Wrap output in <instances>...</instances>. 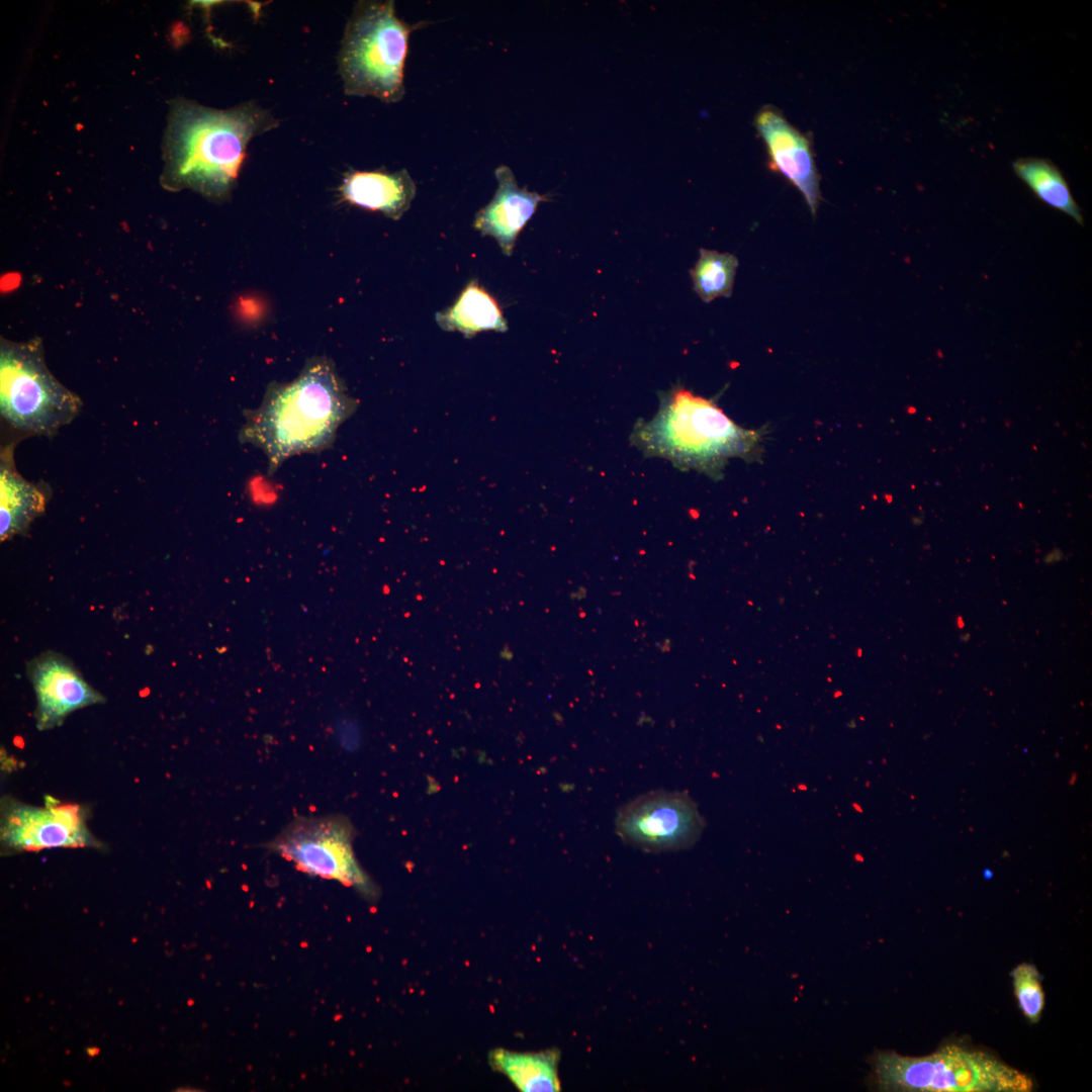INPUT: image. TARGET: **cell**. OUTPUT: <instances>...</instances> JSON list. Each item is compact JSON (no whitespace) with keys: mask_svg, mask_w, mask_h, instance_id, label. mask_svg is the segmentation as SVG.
Wrapping results in <instances>:
<instances>
[{"mask_svg":"<svg viewBox=\"0 0 1092 1092\" xmlns=\"http://www.w3.org/2000/svg\"><path fill=\"white\" fill-rule=\"evenodd\" d=\"M81 408L79 397L63 387L41 358L29 349H4L0 358V412L15 430L54 436Z\"/></svg>","mask_w":1092,"mask_h":1092,"instance_id":"cell-6","label":"cell"},{"mask_svg":"<svg viewBox=\"0 0 1092 1092\" xmlns=\"http://www.w3.org/2000/svg\"><path fill=\"white\" fill-rule=\"evenodd\" d=\"M354 835L343 815L297 816L264 846L306 874L370 893V881L354 854Z\"/></svg>","mask_w":1092,"mask_h":1092,"instance_id":"cell-7","label":"cell"},{"mask_svg":"<svg viewBox=\"0 0 1092 1092\" xmlns=\"http://www.w3.org/2000/svg\"><path fill=\"white\" fill-rule=\"evenodd\" d=\"M43 807L14 800L2 807L1 842L14 851H38L52 847H81L98 842L89 832L78 805L62 804L46 797Z\"/></svg>","mask_w":1092,"mask_h":1092,"instance_id":"cell-9","label":"cell"},{"mask_svg":"<svg viewBox=\"0 0 1092 1092\" xmlns=\"http://www.w3.org/2000/svg\"><path fill=\"white\" fill-rule=\"evenodd\" d=\"M737 267L738 260L734 255L701 249L700 258L691 270L695 291L705 302L729 297Z\"/></svg>","mask_w":1092,"mask_h":1092,"instance_id":"cell-18","label":"cell"},{"mask_svg":"<svg viewBox=\"0 0 1092 1092\" xmlns=\"http://www.w3.org/2000/svg\"><path fill=\"white\" fill-rule=\"evenodd\" d=\"M754 124L765 143L770 167L777 169L800 190L811 212L815 214L821 196L819 176L808 138L790 124L772 106L761 108L755 116Z\"/></svg>","mask_w":1092,"mask_h":1092,"instance_id":"cell-11","label":"cell"},{"mask_svg":"<svg viewBox=\"0 0 1092 1092\" xmlns=\"http://www.w3.org/2000/svg\"><path fill=\"white\" fill-rule=\"evenodd\" d=\"M1011 977L1022 1014L1030 1023L1038 1022L1044 1007V993L1037 969L1031 964L1022 963L1012 970Z\"/></svg>","mask_w":1092,"mask_h":1092,"instance_id":"cell-19","label":"cell"},{"mask_svg":"<svg viewBox=\"0 0 1092 1092\" xmlns=\"http://www.w3.org/2000/svg\"><path fill=\"white\" fill-rule=\"evenodd\" d=\"M558 1061L556 1050L524 1054L495 1049L489 1054L491 1068L505 1074L523 1092L560 1091Z\"/></svg>","mask_w":1092,"mask_h":1092,"instance_id":"cell-16","label":"cell"},{"mask_svg":"<svg viewBox=\"0 0 1092 1092\" xmlns=\"http://www.w3.org/2000/svg\"><path fill=\"white\" fill-rule=\"evenodd\" d=\"M356 402L327 358H313L289 383L271 385L262 404L246 415L242 443L264 451L269 472L287 458L329 448Z\"/></svg>","mask_w":1092,"mask_h":1092,"instance_id":"cell-2","label":"cell"},{"mask_svg":"<svg viewBox=\"0 0 1092 1092\" xmlns=\"http://www.w3.org/2000/svg\"><path fill=\"white\" fill-rule=\"evenodd\" d=\"M1015 175L1044 204L1066 213L1083 225L1081 209L1060 169L1048 159L1020 158L1012 162Z\"/></svg>","mask_w":1092,"mask_h":1092,"instance_id":"cell-17","label":"cell"},{"mask_svg":"<svg viewBox=\"0 0 1092 1092\" xmlns=\"http://www.w3.org/2000/svg\"><path fill=\"white\" fill-rule=\"evenodd\" d=\"M438 326L449 332L473 337L483 331H508V323L496 300L476 280L470 281L456 301L436 313Z\"/></svg>","mask_w":1092,"mask_h":1092,"instance_id":"cell-15","label":"cell"},{"mask_svg":"<svg viewBox=\"0 0 1092 1092\" xmlns=\"http://www.w3.org/2000/svg\"><path fill=\"white\" fill-rule=\"evenodd\" d=\"M876 1087L891 1092H1030L1033 1081L995 1056L956 1044L923 1057L877 1051Z\"/></svg>","mask_w":1092,"mask_h":1092,"instance_id":"cell-5","label":"cell"},{"mask_svg":"<svg viewBox=\"0 0 1092 1092\" xmlns=\"http://www.w3.org/2000/svg\"><path fill=\"white\" fill-rule=\"evenodd\" d=\"M15 276L16 275H14V274H10V275L4 277V279L2 281V288L3 289H11L14 286H16L18 284V279L19 278L18 277L14 278Z\"/></svg>","mask_w":1092,"mask_h":1092,"instance_id":"cell-20","label":"cell"},{"mask_svg":"<svg viewBox=\"0 0 1092 1092\" xmlns=\"http://www.w3.org/2000/svg\"><path fill=\"white\" fill-rule=\"evenodd\" d=\"M46 504L43 491L16 471L12 446L5 447L0 461L1 541L26 533L32 521L44 512Z\"/></svg>","mask_w":1092,"mask_h":1092,"instance_id":"cell-14","label":"cell"},{"mask_svg":"<svg viewBox=\"0 0 1092 1092\" xmlns=\"http://www.w3.org/2000/svg\"><path fill=\"white\" fill-rule=\"evenodd\" d=\"M26 671L36 698L38 730L60 726L72 712L104 702L74 664L64 655L47 651L26 663Z\"/></svg>","mask_w":1092,"mask_h":1092,"instance_id":"cell-10","label":"cell"},{"mask_svg":"<svg viewBox=\"0 0 1092 1092\" xmlns=\"http://www.w3.org/2000/svg\"><path fill=\"white\" fill-rule=\"evenodd\" d=\"M416 184L405 169L393 173L352 171L340 186L343 198L362 208L380 211L398 219L410 209L416 196Z\"/></svg>","mask_w":1092,"mask_h":1092,"instance_id":"cell-13","label":"cell"},{"mask_svg":"<svg viewBox=\"0 0 1092 1092\" xmlns=\"http://www.w3.org/2000/svg\"><path fill=\"white\" fill-rule=\"evenodd\" d=\"M279 120L254 102L219 110L180 99L173 102L165 140L166 179L207 196L232 189L249 143Z\"/></svg>","mask_w":1092,"mask_h":1092,"instance_id":"cell-1","label":"cell"},{"mask_svg":"<svg viewBox=\"0 0 1092 1092\" xmlns=\"http://www.w3.org/2000/svg\"><path fill=\"white\" fill-rule=\"evenodd\" d=\"M410 33L411 27L396 16L393 1H357L338 55L345 94L400 101Z\"/></svg>","mask_w":1092,"mask_h":1092,"instance_id":"cell-4","label":"cell"},{"mask_svg":"<svg viewBox=\"0 0 1092 1092\" xmlns=\"http://www.w3.org/2000/svg\"><path fill=\"white\" fill-rule=\"evenodd\" d=\"M494 175L497 182L495 193L476 212L473 225L482 236L492 237L502 252L511 256L519 234L535 213L543 196L519 187L508 166H498Z\"/></svg>","mask_w":1092,"mask_h":1092,"instance_id":"cell-12","label":"cell"},{"mask_svg":"<svg viewBox=\"0 0 1092 1092\" xmlns=\"http://www.w3.org/2000/svg\"><path fill=\"white\" fill-rule=\"evenodd\" d=\"M704 820L696 803L686 794L651 791L622 806L616 832L627 844L651 851H675L691 847L700 838Z\"/></svg>","mask_w":1092,"mask_h":1092,"instance_id":"cell-8","label":"cell"},{"mask_svg":"<svg viewBox=\"0 0 1092 1092\" xmlns=\"http://www.w3.org/2000/svg\"><path fill=\"white\" fill-rule=\"evenodd\" d=\"M761 439L760 431L739 427L712 400L682 387L661 395L654 418L638 423L632 434L646 455L712 477L721 475L730 458L759 457Z\"/></svg>","mask_w":1092,"mask_h":1092,"instance_id":"cell-3","label":"cell"}]
</instances>
